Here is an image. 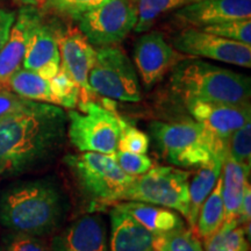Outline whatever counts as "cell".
I'll return each mask as SVG.
<instances>
[{
	"label": "cell",
	"instance_id": "6da1fadb",
	"mask_svg": "<svg viewBox=\"0 0 251 251\" xmlns=\"http://www.w3.org/2000/svg\"><path fill=\"white\" fill-rule=\"evenodd\" d=\"M67 115L59 106L35 101L0 118V176H18L49 161L61 148Z\"/></svg>",
	"mask_w": 251,
	"mask_h": 251
},
{
	"label": "cell",
	"instance_id": "7a4b0ae2",
	"mask_svg": "<svg viewBox=\"0 0 251 251\" xmlns=\"http://www.w3.org/2000/svg\"><path fill=\"white\" fill-rule=\"evenodd\" d=\"M67 211L64 194L50 180L19 181L0 196V224L17 233L46 236L57 229Z\"/></svg>",
	"mask_w": 251,
	"mask_h": 251
},
{
	"label": "cell",
	"instance_id": "3957f363",
	"mask_svg": "<svg viewBox=\"0 0 251 251\" xmlns=\"http://www.w3.org/2000/svg\"><path fill=\"white\" fill-rule=\"evenodd\" d=\"M171 90L183 101L250 103L251 81L248 76L201 59L185 58L172 69Z\"/></svg>",
	"mask_w": 251,
	"mask_h": 251
},
{
	"label": "cell",
	"instance_id": "277c9868",
	"mask_svg": "<svg viewBox=\"0 0 251 251\" xmlns=\"http://www.w3.org/2000/svg\"><path fill=\"white\" fill-rule=\"evenodd\" d=\"M150 134L166 162L178 168H203L225 161L227 143L193 120L153 121Z\"/></svg>",
	"mask_w": 251,
	"mask_h": 251
},
{
	"label": "cell",
	"instance_id": "5b68a950",
	"mask_svg": "<svg viewBox=\"0 0 251 251\" xmlns=\"http://www.w3.org/2000/svg\"><path fill=\"white\" fill-rule=\"evenodd\" d=\"M80 193L89 201V211L98 212L117 202V198L133 181L117 164L112 155L80 152L64 157Z\"/></svg>",
	"mask_w": 251,
	"mask_h": 251
},
{
	"label": "cell",
	"instance_id": "8992f818",
	"mask_svg": "<svg viewBox=\"0 0 251 251\" xmlns=\"http://www.w3.org/2000/svg\"><path fill=\"white\" fill-rule=\"evenodd\" d=\"M79 111L68 113L69 140L80 152L113 155L118 150L121 117L112 106L89 100L78 102Z\"/></svg>",
	"mask_w": 251,
	"mask_h": 251
},
{
	"label": "cell",
	"instance_id": "52a82bcc",
	"mask_svg": "<svg viewBox=\"0 0 251 251\" xmlns=\"http://www.w3.org/2000/svg\"><path fill=\"white\" fill-rule=\"evenodd\" d=\"M190 177V172L175 166H152L146 174L134 177L129 186L119 194L115 203L148 202L174 209L186 219Z\"/></svg>",
	"mask_w": 251,
	"mask_h": 251
},
{
	"label": "cell",
	"instance_id": "ba28073f",
	"mask_svg": "<svg viewBox=\"0 0 251 251\" xmlns=\"http://www.w3.org/2000/svg\"><path fill=\"white\" fill-rule=\"evenodd\" d=\"M87 83L94 94L125 102H139L142 94L136 69L119 46L97 49Z\"/></svg>",
	"mask_w": 251,
	"mask_h": 251
},
{
	"label": "cell",
	"instance_id": "9c48e42d",
	"mask_svg": "<svg viewBox=\"0 0 251 251\" xmlns=\"http://www.w3.org/2000/svg\"><path fill=\"white\" fill-rule=\"evenodd\" d=\"M79 29L97 48L119 46L134 30L137 20L134 0H106L77 19Z\"/></svg>",
	"mask_w": 251,
	"mask_h": 251
},
{
	"label": "cell",
	"instance_id": "30bf717a",
	"mask_svg": "<svg viewBox=\"0 0 251 251\" xmlns=\"http://www.w3.org/2000/svg\"><path fill=\"white\" fill-rule=\"evenodd\" d=\"M172 47L185 56L251 67V46L216 36L194 27H186L172 39Z\"/></svg>",
	"mask_w": 251,
	"mask_h": 251
},
{
	"label": "cell",
	"instance_id": "8fae6325",
	"mask_svg": "<svg viewBox=\"0 0 251 251\" xmlns=\"http://www.w3.org/2000/svg\"><path fill=\"white\" fill-rule=\"evenodd\" d=\"M166 42L161 31L144 33L134 47V63L143 85L151 89L180 61L187 58Z\"/></svg>",
	"mask_w": 251,
	"mask_h": 251
},
{
	"label": "cell",
	"instance_id": "7c38bea8",
	"mask_svg": "<svg viewBox=\"0 0 251 251\" xmlns=\"http://www.w3.org/2000/svg\"><path fill=\"white\" fill-rule=\"evenodd\" d=\"M58 49L61 55V68L74 79L79 87V101L93 100L87 78L96 59L97 49L87 41L78 28H69L57 33Z\"/></svg>",
	"mask_w": 251,
	"mask_h": 251
},
{
	"label": "cell",
	"instance_id": "4fadbf2b",
	"mask_svg": "<svg viewBox=\"0 0 251 251\" xmlns=\"http://www.w3.org/2000/svg\"><path fill=\"white\" fill-rule=\"evenodd\" d=\"M184 103L194 121L226 143L234 131L251 121L250 103L234 105L200 100Z\"/></svg>",
	"mask_w": 251,
	"mask_h": 251
},
{
	"label": "cell",
	"instance_id": "5bb4252c",
	"mask_svg": "<svg viewBox=\"0 0 251 251\" xmlns=\"http://www.w3.org/2000/svg\"><path fill=\"white\" fill-rule=\"evenodd\" d=\"M50 251H108L106 224L101 216L86 214L52 237Z\"/></svg>",
	"mask_w": 251,
	"mask_h": 251
},
{
	"label": "cell",
	"instance_id": "9a60e30c",
	"mask_svg": "<svg viewBox=\"0 0 251 251\" xmlns=\"http://www.w3.org/2000/svg\"><path fill=\"white\" fill-rule=\"evenodd\" d=\"M250 18L251 0H198L175 11V19L194 28Z\"/></svg>",
	"mask_w": 251,
	"mask_h": 251
},
{
	"label": "cell",
	"instance_id": "2e32d148",
	"mask_svg": "<svg viewBox=\"0 0 251 251\" xmlns=\"http://www.w3.org/2000/svg\"><path fill=\"white\" fill-rule=\"evenodd\" d=\"M41 23L42 17L36 7L25 6L20 9L7 42L0 50V85L21 68L31 34Z\"/></svg>",
	"mask_w": 251,
	"mask_h": 251
},
{
	"label": "cell",
	"instance_id": "e0dca14e",
	"mask_svg": "<svg viewBox=\"0 0 251 251\" xmlns=\"http://www.w3.org/2000/svg\"><path fill=\"white\" fill-rule=\"evenodd\" d=\"M61 67L57 31L49 25L41 23L31 34L28 42L23 68L51 79Z\"/></svg>",
	"mask_w": 251,
	"mask_h": 251
},
{
	"label": "cell",
	"instance_id": "ac0fdd59",
	"mask_svg": "<svg viewBox=\"0 0 251 251\" xmlns=\"http://www.w3.org/2000/svg\"><path fill=\"white\" fill-rule=\"evenodd\" d=\"M111 207V237L108 241V250L153 251L156 235L118 205Z\"/></svg>",
	"mask_w": 251,
	"mask_h": 251
},
{
	"label": "cell",
	"instance_id": "d6986e66",
	"mask_svg": "<svg viewBox=\"0 0 251 251\" xmlns=\"http://www.w3.org/2000/svg\"><path fill=\"white\" fill-rule=\"evenodd\" d=\"M251 166L233 161L227 156L222 165V199H224L225 221L222 225H237V212L246 186L250 183Z\"/></svg>",
	"mask_w": 251,
	"mask_h": 251
},
{
	"label": "cell",
	"instance_id": "ffe728a7",
	"mask_svg": "<svg viewBox=\"0 0 251 251\" xmlns=\"http://www.w3.org/2000/svg\"><path fill=\"white\" fill-rule=\"evenodd\" d=\"M114 205H118L130 214L155 235L165 234L185 227V222L179 213L166 207L142 201H121Z\"/></svg>",
	"mask_w": 251,
	"mask_h": 251
},
{
	"label": "cell",
	"instance_id": "44dd1931",
	"mask_svg": "<svg viewBox=\"0 0 251 251\" xmlns=\"http://www.w3.org/2000/svg\"><path fill=\"white\" fill-rule=\"evenodd\" d=\"M0 86H4L25 99L59 106L50 79L41 77L35 72L20 68Z\"/></svg>",
	"mask_w": 251,
	"mask_h": 251
},
{
	"label": "cell",
	"instance_id": "7402d4cb",
	"mask_svg": "<svg viewBox=\"0 0 251 251\" xmlns=\"http://www.w3.org/2000/svg\"><path fill=\"white\" fill-rule=\"evenodd\" d=\"M224 162L216 161L211 165L200 168L193 176L192 180L188 181V214L186 221L192 231L203 201L212 192L221 176Z\"/></svg>",
	"mask_w": 251,
	"mask_h": 251
},
{
	"label": "cell",
	"instance_id": "603a6c76",
	"mask_svg": "<svg viewBox=\"0 0 251 251\" xmlns=\"http://www.w3.org/2000/svg\"><path fill=\"white\" fill-rule=\"evenodd\" d=\"M224 221L225 208L224 199H222V179L220 176L214 188L200 208L193 233L203 240L218 231Z\"/></svg>",
	"mask_w": 251,
	"mask_h": 251
},
{
	"label": "cell",
	"instance_id": "cb8c5ba5",
	"mask_svg": "<svg viewBox=\"0 0 251 251\" xmlns=\"http://www.w3.org/2000/svg\"><path fill=\"white\" fill-rule=\"evenodd\" d=\"M194 1L198 0H135L137 20L134 30L136 33H146L161 15Z\"/></svg>",
	"mask_w": 251,
	"mask_h": 251
},
{
	"label": "cell",
	"instance_id": "d4e9b609",
	"mask_svg": "<svg viewBox=\"0 0 251 251\" xmlns=\"http://www.w3.org/2000/svg\"><path fill=\"white\" fill-rule=\"evenodd\" d=\"M203 251H249L242 226L222 225L211 236L203 238Z\"/></svg>",
	"mask_w": 251,
	"mask_h": 251
},
{
	"label": "cell",
	"instance_id": "484cf974",
	"mask_svg": "<svg viewBox=\"0 0 251 251\" xmlns=\"http://www.w3.org/2000/svg\"><path fill=\"white\" fill-rule=\"evenodd\" d=\"M153 251H203L200 238L190 228L183 227L156 235Z\"/></svg>",
	"mask_w": 251,
	"mask_h": 251
},
{
	"label": "cell",
	"instance_id": "4316f807",
	"mask_svg": "<svg viewBox=\"0 0 251 251\" xmlns=\"http://www.w3.org/2000/svg\"><path fill=\"white\" fill-rule=\"evenodd\" d=\"M199 29L214 34L216 36L224 37V39L251 46V18L225 21V23L206 26L199 28Z\"/></svg>",
	"mask_w": 251,
	"mask_h": 251
},
{
	"label": "cell",
	"instance_id": "83f0119b",
	"mask_svg": "<svg viewBox=\"0 0 251 251\" xmlns=\"http://www.w3.org/2000/svg\"><path fill=\"white\" fill-rule=\"evenodd\" d=\"M227 156L233 161L251 166V124L234 131L227 141Z\"/></svg>",
	"mask_w": 251,
	"mask_h": 251
},
{
	"label": "cell",
	"instance_id": "f1b7e54d",
	"mask_svg": "<svg viewBox=\"0 0 251 251\" xmlns=\"http://www.w3.org/2000/svg\"><path fill=\"white\" fill-rule=\"evenodd\" d=\"M50 83H51L55 96L58 99L59 107L70 109L76 107L79 101V87L61 67L57 74L50 79Z\"/></svg>",
	"mask_w": 251,
	"mask_h": 251
},
{
	"label": "cell",
	"instance_id": "f546056e",
	"mask_svg": "<svg viewBox=\"0 0 251 251\" xmlns=\"http://www.w3.org/2000/svg\"><path fill=\"white\" fill-rule=\"evenodd\" d=\"M150 139L146 133L128 124L124 118L120 119V136L118 150L135 153H147L149 150Z\"/></svg>",
	"mask_w": 251,
	"mask_h": 251
},
{
	"label": "cell",
	"instance_id": "4dcf8cb0",
	"mask_svg": "<svg viewBox=\"0 0 251 251\" xmlns=\"http://www.w3.org/2000/svg\"><path fill=\"white\" fill-rule=\"evenodd\" d=\"M0 251H50L45 238L35 235L11 231L5 235Z\"/></svg>",
	"mask_w": 251,
	"mask_h": 251
},
{
	"label": "cell",
	"instance_id": "1f68e13d",
	"mask_svg": "<svg viewBox=\"0 0 251 251\" xmlns=\"http://www.w3.org/2000/svg\"><path fill=\"white\" fill-rule=\"evenodd\" d=\"M112 156L114 161L117 162V164L120 166L121 170L127 175L133 176V177L146 174L149 169L153 166L152 161L146 153H135L117 150Z\"/></svg>",
	"mask_w": 251,
	"mask_h": 251
},
{
	"label": "cell",
	"instance_id": "d6a6232c",
	"mask_svg": "<svg viewBox=\"0 0 251 251\" xmlns=\"http://www.w3.org/2000/svg\"><path fill=\"white\" fill-rule=\"evenodd\" d=\"M103 1L106 0H47L46 5L47 7L77 20L81 14L98 7Z\"/></svg>",
	"mask_w": 251,
	"mask_h": 251
},
{
	"label": "cell",
	"instance_id": "836d02e7",
	"mask_svg": "<svg viewBox=\"0 0 251 251\" xmlns=\"http://www.w3.org/2000/svg\"><path fill=\"white\" fill-rule=\"evenodd\" d=\"M35 101L25 99L7 89H0V118L28 108Z\"/></svg>",
	"mask_w": 251,
	"mask_h": 251
},
{
	"label": "cell",
	"instance_id": "e575fe53",
	"mask_svg": "<svg viewBox=\"0 0 251 251\" xmlns=\"http://www.w3.org/2000/svg\"><path fill=\"white\" fill-rule=\"evenodd\" d=\"M15 19H17L15 12L0 8V50L7 42L12 27L15 23Z\"/></svg>",
	"mask_w": 251,
	"mask_h": 251
},
{
	"label": "cell",
	"instance_id": "d590c367",
	"mask_svg": "<svg viewBox=\"0 0 251 251\" xmlns=\"http://www.w3.org/2000/svg\"><path fill=\"white\" fill-rule=\"evenodd\" d=\"M251 219V187L250 183L246 186L242 200H241L240 207L237 212V225L243 226L250 224Z\"/></svg>",
	"mask_w": 251,
	"mask_h": 251
},
{
	"label": "cell",
	"instance_id": "8d00e7d4",
	"mask_svg": "<svg viewBox=\"0 0 251 251\" xmlns=\"http://www.w3.org/2000/svg\"><path fill=\"white\" fill-rule=\"evenodd\" d=\"M19 2L25 6H33V7H37V6H41L46 4L47 0H18Z\"/></svg>",
	"mask_w": 251,
	"mask_h": 251
}]
</instances>
